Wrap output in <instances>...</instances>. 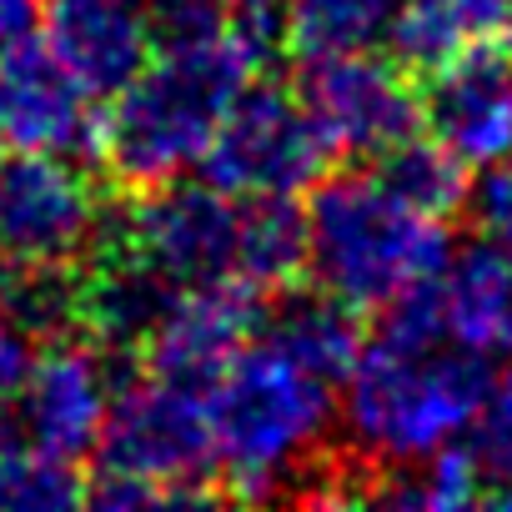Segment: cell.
Masks as SVG:
<instances>
[{"label":"cell","mask_w":512,"mask_h":512,"mask_svg":"<svg viewBox=\"0 0 512 512\" xmlns=\"http://www.w3.org/2000/svg\"><path fill=\"white\" fill-rule=\"evenodd\" d=\"M256 61L231 31L211 41L161 46L106 106L96 126V161L116 196L176 181L201 166L231 101L251 86Z\"/></svg>","instance_id":"1"},{"label":"cell","mask_w":512,"mask_h":512,"mask_svg":"<svg viewBox=\"0 0 512 512\" xmlns=\"http://www.w3.org/2000/svg\"><path fill=\"white\" fill-rule=\"evenodd\" d=\"M337 417V382L302 367L292 352L256 332L211 382L216 467L231 502H262L322 452Z\"/></svg>","instance_id":"2"},{"label":"cell","mask_w":512,"mask_h":512,"mask_svg":"<svg viewBox=\"0 0 512 512\" xmlns=\"http://www.w3.org/2000/svg\"><path fill=\"white\" fill-rule=\"evenodd\" d=\"M452 262L447 221L397 201L377 171H327L307 206V272L322 292L362 317L397 302L407 287L442 277Z\"/></svg>","instance_id":"3"},{"label":"cell","mask_w":512,"mask_h":512,"mask_svg":"<svg viewBox=\"0 0 512 512\" xmlns=\"http://www.w3.org/2000/svg\"><path fill=\"white\" fill-rule=\"evenodd\" d=\"M492 367L457 342H397L367 332L357 367L347 372V432L377 467H407L467 432L492 392Z\"/></svg>","instance_id":"4"},{"label":"cell","mask_w":512,"mask_h":512,"mask_svg":"<svg viewBox=\"0 0 512 512\" xmlns=\"http://www.w3.org/2000/svg\"><path fill=\"white\" fill-rule=\"evenodd\" d=\"M96 472H121L161 502H226L211 432V392L146 372L111 397Z\"/></svg>","instance_id":"5"},{"label":"cell","mask_w":512,"mask_h":512,"mask_svg":"<svg viewBox=\"0 0 512 512\" xmlns=\"http://www.w3.org/2000/svg\"><path fill=\"white\" fill-rule=\"evenodd\" d=\"M101 236L126 246L171 287L236 282L241 251V196L211 181H161L146 191H126L116 211H106Z\"/></svg>","instance_id":"6"},{"label":"cell","mask_w":512,"mask_h":512,"mask_svg":"<svg viewBox=\"0 0 512 512\" xmlns=\"http://www.w3.org/2000/svg\"><path fill=\"white\" fill-rule=\"evenodd\" d=\"M332 161L337 156L302 91H287L282 81H251L211 136L201 171L231 196H297L317 186Z\"/></svg>","instance_id":"7"},{"label":"cell","mask_w":512,"mask_h":512,"mask_svg":"<svg viewBox=\"0 0 512 512\" xmlns=\"http://www.w3.org/2000/svg\"><path fill=\"white\" fill-rule=\"evenodd\" d=\"M106 221V186L71 156L0 161V267H76Z\"/></svg>","instance_id":"8"},{"label":"cell","mask_w":512,"mask_h":512,"mask_svg":"<svg viewBox=\"0 0 512 512\" xmlns=\"http://www.w3.org/2000/svg\"><path fill=\"white\" fill-rule=\"evenodd\" d=\"M297 91L337 161H377L422 126L417 76L397 56H377L372 46L307 56Z\"/></svg>","instance_id":"9"},{"label":"cell","mask_w":512,"mask_h":512,"mask_svg":"<svg viewBox=\"0 0 512 512\" xmlns=\"http://www.w3.org/2000/svg\"><path fill=\"white\" fill-rule=\"evenodd\" d=\"M111 387H116V357H106L81 332L51 337L41 342V357H31V372L16 392L11 427L41 452L81 462L101 442Z\"/></svg>","instance_id":"10"},{"label":"cell","mask_w":512,"mask_h":512,"mask_svg":"<svg viewBox=\"0 0 512 512\" xmlns=\"http://www.w3.org/2000/svg\"><path fill=\"white\" fill-rule=\"evenodd\" d=\"M417 86L422 126L437 146L467 166L512 161V51L502 41L417 76Z\"/></svg>","instance_id":"11"},{"label":"cell","mask_w":512,"mask_h":512,"mask_svg":"<svg viewBox=\"0 0 512 512\" xmlns=\"http://www.w3.org/2000/svg\"><path fill=\"white\" fill-rule=\"evenodd\" d=\"M267 307H272V297H262L246 282L186 287L176 297V307L166 312V322L156 327V337L146 342L141 367L211 392V382L231 367V357L262 332Z\"/></svg>","instance_id":"12"},{"label":"cell","mask_w":512,"mask_h":512,"mask_svg":"<svg viewBox=\"0 0 512 512\" xmlns=\"http://www.w3.org/2000/svg\"><path fill=\"white\" fill-rule=\"evenodd\" d=\"M91 91L51 56V46H16L0 56V146L41 156H96Z\"/></svg>","instance_id":"13"},{"label":"cell","mask_w":512,"mask_h":512,"mask_svg":"<svg viewBox=\"0 0 512 512\" xmlns=\"http://www.w3.org/2000/svg\"><path fill=\"white\" fill-rule=\"evenodd\" d=\"M46 46L91 91L116 96L151 61L146 0H46Z\"/></svg>","instance_id":"14"},{"label":"cell","mask_w":512,"mask_h":512,"mask_svg":"<svg viewBox=\"0 0 512 512\" xmlns=\"http://www.w3.org/2000/svg\"><path fill=\"white\" fill-rule=\"evenodd\" d=\"M507 36H512V0H402V11L387 31L392 56L412 76H427Z\"/></svg>","instance_id":"15"},{"label":"cell","mask_w":512,"mask_h":512,"mask_svg":"<svg viewBox=\"0 0 512 512\" xmlns=\"http://www.w3.org/2000/svg\"><path fill=\"white\" fill-rule=\"evenodd\" d=\"M262 337L277 342L282 352H292L302 367H312L327 382H347V372L357 367L362 347H367V322L357 307L337 302L332 292H282L267 307Z\"/></svg>","instance_id":"16"},{"label":"cell","mask_w":512,"mask_h":512,"mask_svg":"<svg viewBox=\"0 0 512 512\" xmlns=\"http://www.w3.org/2000/svg\"><path fill=\"white\" fill-rule=\"evenodd\" d=\"M307 277V211L292 196H241L236 282L262 297L297 292Z\"/></svg>","instance_id":"17"},{"label":"cell","mask_w":512,"mask_h":512,"mask_svg":"<svg viewBox=\"0 0 512 512\" xmlns=\"http://www.w3.org/2000/svg\"><path fill=\"white\" fill-rule=\"evenodd\" d=\"M372 171H377V181H382L397 201H407V206L422 211V216L452 221L457 211L472 206V181H467L472 166L457 161V156H452L447 146H437L432 136H427V141L407 136L402 146H392L387 156H377Z\"/></svg>","instance_id":"18"},{"label":"cell","mask_w":512,"mask_h":512,"mask_svg":"<svg viewBox=\"0 0 512 512\" xmlns=\"http://www.w3.org/2000/svg\"><path fill=\"white\" fill-rule=\"evenodd\" d=\"M402 11V0H292L287 6V46L307 56L367 51L377 46Z\"/></svg>","instance_id":"19"},{"label":"cell","mask_w":512,"mask_h":512,"mask_svg":"<svg viewBox=\"0 0 512 512\" xmlns=\"http://www.w3.org/2000/svg\"><path fill=\"white\" fill-rule=\"evenodd\" d=\"M86 502V477L76 462L41 452L11 422H0V507L21 512H56Z\"/></svg>","instance_id":"20"},{"label":"cell","mask_w":512,"mask_h":512,"mask_svg":"<svg viewBox=\"0 0 512 512\" xmlns=\"http://www.w3.org/2000/svg\"><path fill=\"white\" fill-rule=\"evenodd\" d=\"M477 442H472V457L482 462L487 482L492 487H512V372H502L472 422Z\"/></svg>","instance_id":"21"},{"label":"cell","mask_w":512,"mask_h":512,"mask_svg":"<svg viewBox=\"0 0 512 512\" xmlns=\"http://www.w3.org/2000/svg\"><path fill=\"white\" fill-rule=\"evenodd\" d=\"M146 21L156 46L211 41L226 31V0H146Z\"/></svg>","instance_id":"22"},{"label":"cell","mask_w":512,"mask_h":512,"mask_svg":"<svg viewBox=\"0 0 512 512\" xmlns=\"http://www.w3.org/2000/svg\"><path fill=\"white\" fill-rule=\"evenodd\" d=\"M287 6L292 0H226V31L256 61H272L287 51Z\"/></svg>","instance_id":"23"},{"label":"cell","mask_w":512,"mask_h":512,"mask_svg":"<svg viewBox=\"0 0 512 512\" xmlns=\"http://www.w3.org/2000/svg\"><path fill=\"white\" fill-rule=\"evenodd\" d=\"M472 216L487 241L512 251V161H497L482 186H472Z\"/></svg>","instance_id":"24"},{"label":"cell","mask_w":512,"mask_h":512,"mask_svg":"<svg viewBox=\"0 0 512 512\" xmlns=\"http://www.w3.org/2000/svg\"><path fill=\"white\" fill-rule=\"evenodd\" d=\"M26 372H31V332H21L16 317L0 307V412L16 402Z\"/></svg>","instance_id":"25"},{"label":"cell","mask_w":512,"mask_h":512,"mask_svg":"<svg viewBox=\"0 0 512 512\" xmlns=\"http://www.w3.org/2000/svg\"><path fill=\"white\" fill-rule=\"evenodd\" d=\"M41 16H46V0H0V56L26 46L36 36Z\"/></svg>","instance_id":"26"},{"label":"cell","mask_w":512,"mask_h":512,"mask_svg":"<svg viewBox=\"0 0 512 512\" xmlns=\"http://www.w3.org/2000/svg\"><path fill=\"white\" fill-rule=\"evenodd\" d=\"M492 347L512 352V277H507V292H502V312H497V327H492Z\"/></svg>","instance_id":"27"}]
</instances>
